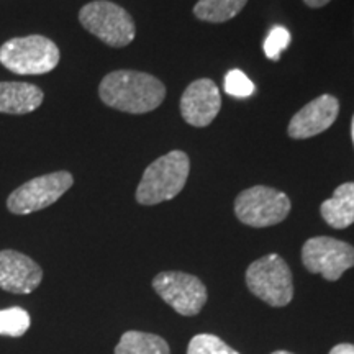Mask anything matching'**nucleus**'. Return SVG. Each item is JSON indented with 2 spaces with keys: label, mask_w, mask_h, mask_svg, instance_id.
<instances>
[{
  "label": "nucleus",
  "mask_w": 354,
  "mask_h": 354,
  "mask_svg": "<svg viewBox=\"0 0 354 354\" xmlns=\"http://www.w3.org/2000/svg\"><path fill=\"white\" fill-rule=\"evenodd\" d=\"M102 102L127 113H148L166 99V87L151 74L140 71H113L99 86Z\"/></svg>",
  "instance_id": "nucleus-1"
},
{
  "label": "nucleus",
  "mask_w": 354,
  "mask_h": 354,
  "mask_svg": "<svg viewBox=\"0 0 354 354\" xmlns=\"http://www.w3.org/2000/svg\"><path fill=\"white\" fill-rule=\"evenodd\" d=\"M190 172L189 156L184 151H171L146 167L136 189L141 205H158L183 192Z\"/></svg>",
  "instance_id": "nucleus-2"
},
{
  "label": "nucleus",
  "mask_w": 354,
  "mask_h": 354,
  "mask_svg": "<svg viewBox=\"0 0 354 354\" xmlns=\"http://www.w3.org/2000/svg\"><path fill=\"white\" fill-rule=\"evenodd\" d=\"M59 57V48L41 35L12 38L0 46V64L20 76L51 73Z\"/></svg>",
  "instance_id": "nucleus-3"
},
{
  "label": "nucleus",
  "mask_w": 354,
  "mask_h": 354,
  "mask_svg": "<svg viewBox=\"0 0 354 354\" xmlns=\"http://www.w3.org/2000/svg\"><path fill=\"white\" fill-rule=\"evenodd\" d=\"M79 21L88 33L112 48H123L135 39V21L125 8L109 0H94L79 12Z\"/></svg>",
  "instance_id": "nucleus-4"
},
{
  "label": "nucleus",
  "mask_w": 354,
  "mask_h": 354,
  "mask_svg": "<svg viewBox=\"0 0 354 354\" xmlns=\"http://www.w3.org/2000/svg\"><path fill=\"white\" fill-rule=\"evenodd\" d=\"M246 286L271 307H286L294 297L292 272L279 254L263 256L251 263L246 271Z\"/></svg>",
  "instance_id": "nucleus-5"
},
{
  "label": "nucleus",
  "mask_w": 354,
  "mask_h": 354,
  "mask_svg": "<svg viewBox=\"0 0 354 354\" xmlns=\"http://www.w3.org/2000/svg\"><path fill=\"white\" fill-rule=\"evenodd\" d=\"M290 198L281 190L254 185L240 192L234 201V214L248 227L264 228L281 223L290 212Z\"/></svg>",
  "instance_id": "nucleus-6"
},
{
  "label": "nucleus",
  "mask_w": 354,
  "mask_h": 354,
  "mask_svg": "<svg viewBox=\"0 0 354 354\" xmlns=\"http://www.w3.org/2000/svg\"><path fill=\"white\" fill-rule=\"evenodd\" d=\"M74 177L68 171H57L28 180L7 198V209L15 215H30L59 201L73 187Z\"/></svg>",
  "instance_id": "nucleus-7"
},
{
  "label": "nucleus",
  "mask_w": 354,
  "mask_h": 354,
  "mask_svg": "<svg viewBox=\"0 0 354 354\" xmlns=\"http://www.w3.org/2000/svg\"><path fill=\"white\" fill-rule=\"evenodd\" d=\"M156 294L179 315H197L207 302V289L201 279L187 272L166 271L153 279Z\"/></svg>",
  "instance_id": "nucleus-8"
},
{
  "label": "nucleus",
  "mask_w": 354,
  "mask_h": 354,
  "mask_svg": "<svg viewBox=\"0 0 354 354\" xmlns=\"http://www.w3.org/2000/svg\"><path fill=\"white\" fill-rule=\"evenodd\" d=\"M302 263L312 274H322L326 281H338L354 266V248L330 236H315L302 246Z\"/></svg>",
  "instance_id": "nucleus-9"
},
{
  "label": "nucleus",
  "mask_w": 354,
  "mask_h": 354,
  "mask_svg": "<svg viewBox=\"0 0 354 354\" xmlns=\"http://www.w3.org/2000/svg\"><path fill=\"white\" fill-rule=\"evenodd\" d=\"M221 109V95L212 79H197L180 97V113L192 127H209Z\"/></svg>",
  "instance_id": "nucleus-10"
},
{
  "label": "nucleus",
  "mask_w": 354,
  "mask_h": 354,
  "mask_svg": "<svg viewBox=\"0 0 354 354\" xmlns=\"http://www.w3.org/2000/svg\"><path fill=\"white\" fill-rule=\"evenodd\" d=\"M41 281V268L32 258L13 250L0 251V289L25 295L32 294Z\"/></svg>",
  "instance_id": "nucleus-11"
},
{
  "label": "nucleus",
  "mask_w": 354,
  "mask_h": 354,
  "mask_svg": "<svg viewBox=\"0 0 354 354\" xmlns=\"http://www.w3.org/2000/svg\"><path fill=\"white\" fill-rule=\"evenodd\" d=\"M339 113V102L333 95H320L305 105L292 117L289 136L294 140H307L317 136L333 125Z\"/></svg>",
  "instance_id": "nucleus-12"
},
{
  "label": "nucleus",
  "mask_w": 354,
  "mask_h": 354,
  "mask_svg": "<svg viewBox=\"0 0 354 354\" xmlns=\"http://www.w3.org/2000/svg\"><path fill=\"white\" fill-rule=\"evenodd\" d=\"M43 91L35 84L0 82V113H32L43 104Z\"/></svg>",
  "instance_id": "nucleus-13"
},
{
  "label": "nucleus",
  "mask_w": 354,
  "mask_h": 354,
  "mask_svg": "<svg viewBox=\"0 0 354 354\" xmlns=\"http://www.w3.org/2000/svg\"><path fill=\"white\" fill-rule=\"evenodd\" d=\"M322 216L331 228L343 230L354 223V183H344L333 197L322 203Z\"/></svg>",
  "instance_id": "nucleus-14"
},
{
  "label": "nucleus",
  "mask_w": 354,
  "mask_h": 354,
  "mask_svg": "<svg viewBox=\"0 0 354 354\" xmlns=\"http://www.w3.org/2000/svg\"><path fill=\"white\" fill-rule=\"evenodd\" d=\"M115 354H171V349L161 336L145 331H127L115 348Z\"/></svg>",
  "instance_id": "nucleus-15"
},
{
  "label": "nucleus",
  "mask_w": 354,
  "mask_h": 354,
  "mask_svg": "<svg viewBox=\"0 0 354 354\" xmlns=\"http://www.w3.org/2000/svg\"><path fill=\"white\" fill-rule=\"evenodd\" d=\"M248 0H198L194 7L197 19L210 24H223L236 17Z\"/></svg>",
  "instance_id": "nucleus-16"
},
{
  "label": "nucleus",
  "mask_w": 354,
  "mask_h": 354,
  "mask_svg": "<svg viewBox=\"0 0 354 354\" xmlns=\"http://www.w3.org/2000/svg\"><path fill=\"white\" fill-rule=\"evenodd\" d=\"M30 328V315L21 307L0 310V336L20 338Z\"/></svg>",
  "instance_id": "nucleus-17"
},
{
  "label": "nucleus",
  "mask_w": 354,
  "mask_h": 354,
  "mask_svg": "<svg viewBox=\"0 0 354 354\" xmlns=\"http://www.w3.org/2000/svg\"><path fill=\"white\" fill-rule=\"evenodd\" d=\"M187 354H240L228 346L223 339L210 333L196 335L190 339Z\"/></svg>",
  "instance_id": "nucleus-18"
},
{
  "label": "nucleus",
  "mask_w": 354,
  "mask_h": 354,
  "mask_svg": "<svg viewBox=\"0 0 354 354\" xmlns=\"http://www.w3.org/2000/svg\"><path fill=\"white\" fill-rule=\"evenodd\" d=\"M254 84L240 69H232L225 77V92L236 99H246L254 94Z\"/></svg>",
  "instance_id": "nucleus-19"
},
{
  "label": "nucleus",
  "mask_w": 354,
  "mask_h": 354,
  "mask_svg": "<svg viewBox=\"0 0 354 354\" xmlns=\"http://www.w3.org/2000/svg\"><path fill=\"white\" fill-rule=\"evenodd\" d=\"M289 43H290L289 30L281 25L272 26L271 32H269L268 38H266L264 41L266 56H268L271 61H277L279 57H281L282 51L289 46Z\"/></svg>",
  "instance_id": "nucleus-20"
},
{
  "label": "nucleus",
  "mask_w": 354,
  "mask_h": 354,
  "mask_svg": "<svg viewBox=\"0 0 354 354\" xmlns=\"http://www.w3.org/2000/svg\"><path fill=\"white\" fill-rule=\"evenodd\" d=\"M330 354H354V344H349V343L336 344V346L330 351Z\"/></svg>",
  "instance_id": "nucleus-21"
},
{
  "label": "nucleus",
  "mask_w": 354,
  "mask_h": 354,
  "mask_svg": "<svg viewBox=\"0 0 354 354\" xmlns=\"http://www.w3.org/2000/svg\"><path fill=\"white\" fill-rule=\"evenodd\" d=\"M304 2L312 8H320V7H325L330 0H304Z\"/></svg>",
  "instance_id": "nucleus-22"
},
{
  "label": "nucleus",
  "mask_w": 354,
  "mask_h": 354,
  "mask_svg": "<svg viewBox=\"0 0 354 354\" xmlns=\"http://www.w3.org/2000/svg\"><path fill=\"white\" fill-rule=\"evenodd\" d=\"M351 138H353V145H354V115H353V122H351Z\"/></svg>",
  "instance_id": "nucleus-23"
},
{
  "label": "nucleus",
  "mask_w": 354,
  "mask_h": 354,
  "mask_svg": "<svg viewBox=\"0 0 354 354\" xmlns=\"http://www.w3.org/2000/svg\"><path fill=\"white\" fill-rule=\"evenodd\" d=\"M271 354H292V353H289V351H274Z\"/></svg>",
  "instance_id": "nucleus-24"
}]
</instances>
